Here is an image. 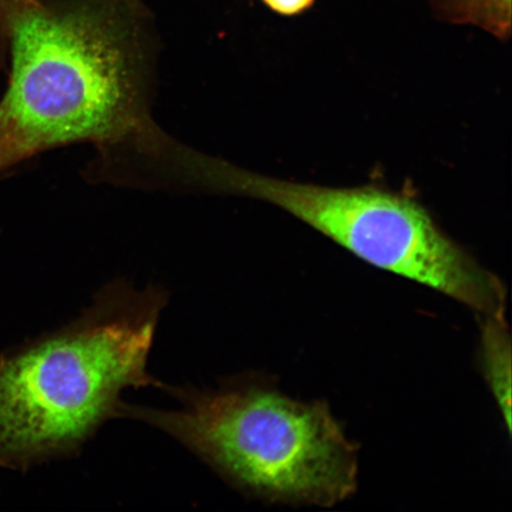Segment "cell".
Segmentation results:
<instances>
[{
    "label": "cell",
    "mask_w": 512,
    "mask_h": 512,
    "mask_svg": "<svg viewBox=\"0 0 512 512\" xmlns=\"http://www.w3.org/2000/svg\"><path fill=\"white\" fill-rule=\"evenodd\" d=\"M11 78L0 102L6 168L70 144H134L159 155L168 138L146 102L142 11L131 0H28L0 11Z\"/></svg>",
    "instance_id": "6da1fadb"
},
{
    "label": "cell",
    "mask_w": 512,
    "mask_h": 512,
    "mask_svg": "<svg viewBox=\"0 0 512 512\" xmlns=\"http://www.w3.org/2000/svg\"><path fill=\"white\" fill-rule=\"evenodd\" d=\"M168 303L162 287L113 281L72 322L0 355V467L74 457L119 418L126 389H162L147 363Z\"/></svg>",
    "instance_id": "7a4b0ae2"
},
{
    "label": "cell",
    "mask_w": 512,
    "mask_h": 512,
    "mask_svg": "<svg viewBox=\"0 0 512 512\" xmlns=\"http://www.w3.org/2000/svg\"><path fill=\"white\" fill-rule=\"evenodd\" d=\"M174 409L124 402L119 418L162 431L224 482L268 503L334 507L357 488V448L324 402L288 398L258 376L169 386Z\"/></svg>",
    "instance_id": "3957f363"
},
{
    "label": "cell",
    "mask_w": 512,
    "mask_h": 512,
    "mask_svg": "<svg viewBox=\"0 0 512 512\" xmlns=\"http://www.w3.org/2000/svg\"><path fill=\"white\" fill-rule=\"evenodd\" d=\"M179 166L192 183L274 204L367 264L446 294L479 317L505 316L502 280L438 226L408 184L398 191L287 182L189 150Z\"/></svg>",
    "instance_id": "277c9868"
},
{
    "label": "cell",
    "mask_w": 512,
    "mask_h": 512,
    "mask_svg": "<svg viewBox=\"0 0 512 512\" xmlns=\"http://www.w3.org/2000/svg\"><path fill=\"white\" fill-rule=\"evenodd\" d=\"M480 355L484 376L511 430V342L504 316H483Z\"/></svg>",
    "instance_id": "5b68a950"
},
{
    "label": "cell",
    "mask_w": 512,
    "mask_h": 512,
    "mask_svg": "<svg viewBox=\"0 0 512 512\" xmlns=\"http://www.w3.org/2000/svg\"><path fill=\"white\" fill-rule=\"evenodd\" d=\"M437 16L453 24H471L498 40L511 36V0H433Z\"/></svg>",
    "instance_id": "8992f818"
},
{
    "label": "cell",
    "mask_w": 512,
    "mask_h": 512,
    "mask_svg": "<svg viewBox=\"0 0 512 512\" xmlns=\"http://www.w3.org/2000/svg\"><path fill=\"white\" fill-rule=\"evenodd\" d=\"M268 9L280 16L293 17L309 11L316 0H261Z\"/></svg>",
    "instance_id": "52a82bcc"
},
{
    "label": "cell",
    "mask_w": 512,
    "mask_h": 512,
    "mask_svg": "<svg viewBox=\"0 0 512 512\" xmlns=\"http://www.w3.org/2000/svg\"><path fill=\"white\" fill-rule=\"evenodd\" d=\"M18 2H28V0H5V3L3 6L15 4Z\"/></svg>",
    "instance_id": "ba28073f"
},
{
    "label": "cell",
    "mask_w": 512,
    "mask_h": 512,
    "mask_svg": "<svg viewBox=\"0 0 512 512\" xmlns=\"http://www.w3.org/2000/svg\"><path fill=\"white\" fill-rule=\"evenodd\" d=\"M4 168V164L2 162V158H0V171H2Z\"/></svg>",
    "instance_id": "9c48e42d"
},
{
    "label": "cell",
    "mask_w": 512,
    "mask_h": 512,
    "mask_svg": "<svg viewBox=\"0 0 512 512\" xmlns=\"http://www.w3.org/2000/svg\"><path fill=\"white\" fill-rule=\"evenodd\" d=\"M5 3V0H0V8H2V6L4 5Z\"/></svg>",
    "instance_id": "30bf717a"
}]
</instances>
